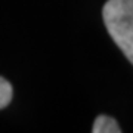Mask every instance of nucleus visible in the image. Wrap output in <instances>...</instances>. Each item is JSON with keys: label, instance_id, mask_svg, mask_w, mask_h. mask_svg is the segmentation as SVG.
I'll return each instance as SVG.
<instances>
[{"label": "nucleus", "instance_id": "f257e3e1", "mask_svg": "<svg viewBox=\"0 0 133 133\" xmlns=\"http://www.w3.org/2000/svg\"><path fill=\"white\" fill-rule=\"evenodd\" d=\"M102 16L111 38L133 64V0H108Z\"/></svg>", "mask_w": 133, "mask_h": 133}, {"label": "nucleus", "instance_id": "f03ea898", "mask_svg": "<svg viewBox=\"0 0 133 133\" xmlns=\"http://www.w3.org/2000/svg\"><path fill=\"white\" fill-rule=\"evenodd\" d=\"M92 132L93 133H120L121 129H120L118 123L114 118H111L108 115H99V117H96L95 123H93Z\"/></svg>", "mask_w": 133, "mask_h": 133}, {"label": "nucleus", "instance_id": "7ed1b4c3", "mask_svg": "<svg viewBox=\"0 0 133 133\" xmlns=\"http://www.w3.org/2000/svg\"><path fill=\"white\" fill-rule=\"evenodd\" d=\"M12 101V86L6 78L0 77V109L8 107Z\"/></svg>", "mask_w": 133, "mask_h": 133}]
</instances>
